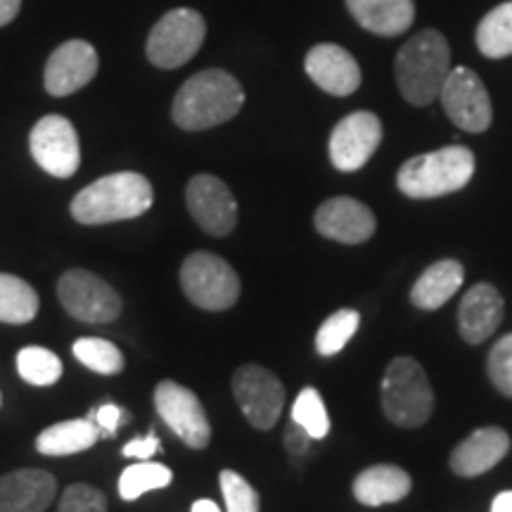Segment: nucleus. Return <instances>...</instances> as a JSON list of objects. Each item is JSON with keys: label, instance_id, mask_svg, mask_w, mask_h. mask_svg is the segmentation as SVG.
<instances>
[{"label": "nucleus", "instance_id": "nucleus-1", "mask_svg": "<svg viewBox=\"0 0 512 512\" xmlns=\"http://www.w3.org/2000/svg\"><path fill=\"white\" fill-rule=\"evenodd\" d=\"M245 105V91L233 74L207 69L190 76L176 93L171 119L183 131L197 133L230 121Z\"/></svg>", "mask_w": 512, "mask_h": 512}, {"label": "nucleus", "instance_id": "nucleus-2", "mask_svg": "<svg viewBox=\"0 0 512 512\" xmlns=\"http://www.w3.org/2000/svg\"><path fill=\"white\" fill-rule=\"evenodd\" d=\"M396 86L403 100L427 107L439 98L451 72V48L437 29H422L403 43L394 60Z\"/></svg>", "mask_w": 512, "mask_h": 512}, {"label": "nucleus", "instance_id": "nucleus-3", "mask_svg": "<svg viewBox=\"0 0 512 512\" xmlns=\"http://www.w3.org/2000/svg\"><path fill=\"white\" fill-rule=\"evenodd\" d=\"M152 202L155 192L143 174L119 171L86 185L72 200V216L83 226H105L138 219L152 207Z\"/></svg>", "mask_w": 512, "mask_h": 512}, {"label": "nucleus", "instance_id": "nucleus-4", "mask_svg": "<svg viewBox=\"0 0 512 512\" xmlns=\"http://www.w3.org/2000/svg\"><path fill=\"white\" fill-rule=\"evenodd\" d=\"M475 155L465 145H448L411 157L396 174V185L411 200H434L463 190L475 176Z\"/></svg>", "mask_w": 512, "mask_h": 512}, {"label": "nucleus", "instance_id": "nucleus-5", "mask_svg": "<svg viewBox=\"0 0 512 512\" xmlns=\"http://www.w3.org/2000/svg\"><path fill=\"white\" fill-rule=\"evenodd\" d=\"M382 411L396 427H422L432 418V384L415 358L401 356L387 366L382 377Z\"/></svg>", "mask_w": 512, "mask_h": 512}, {"label": "nucleus", "instance_id": "nucleus-6", "mask_svg": "<svg viewBox=\"0 0 512 512\" xmlns=\"http://www.w3.org/2000/svg\"><path fill=\"white\" fill-rule=\"evenodd\" d=\"M183 294L197 309L226 311L240 299V278L221 256L195 252L181 266Z\"/></svg>", "mask_w": 512, "mask_h": 512}, {"label": "nucleus", "instance_id": "nucleus-7", "mask_svg": "<svg viewBox=\"0 0 512 512\" xmlns=\"http://www.w3.org/2000/svg\"><path fill=\"white\" fill-rule=\"evenodd\" d=\"M207 24L192 8H176L159 19L147 36L145 53L159 69H178L200 53Z\"/></svg>", "mask_w": 512, "mask_h": 512}, {"label": "nucleus", "instance_id": "nucleus-8", "mask_svg": "<svg viewBox=\"0 0 512 512\" xmlns=\"http://www.w3.org/2000/svg\"><path fill=\"white\" fill-rule=\"evenodd\" d=\"M57 297L69 316L81 323L105 325L121 316V297L110 283L83 268H72L57 283Z\"/></svg>", "mask_w": 512, "mask_h": 512}, {"label": "nucleus", "instance_id": "nucleus-9", "mask_svg": "<svg viewBox=\"0 0 512 512\" xmlns=\"http://www.w3.org/2000/svg\"><path fill=\"white\" fill-rule=\"evenodd\" d=\"M233 396L249 425L256 430H273L285 408V387L271 370L256 363L240 366L233 375Z\"/></svg>", "mask_w": 512, "mask_h": 512}, {"label": "nucleus", "instance_id": "nucleus-10", "mask_svg": "<svg viewBox=\"0 0 512 512\" xmlns=\"http://www.w3.org/2000/svg\"><path fill=\"white\" fill-rule=\"evenodd\" d=\"M29 147L34 162L50 176L69 178L79 171V133L72 121L60 114H48L31 128Z\"/></svg>", "mask_w": 512, "mask_h": 512}, {"label": "nucleus", "instance_id": "nucleus-11", "mask_svg": "<svg viewBox=\"0 0 512 512\" xmlns=\"http://www.w3.org/2000/svg\"><path fill=\"white\" fill-rule=\"evenodd\" d=\"M155 408L169 430L183 441L185 446L207 448L211 441V425L204 413L200 399L188 387L174 380H162L155 389Z\"/></svg>", "mask_w": 512, "mask_h": 512}, {"label": "nucleus", "instance_id": "nucleus-12", "mask_svg": "<svg viewBox=\"0 0 512 512\" xmlns=\"http://www.w3.org/2000/svg\"><path fill=\"white\" fill-rule=\"evenodd\" d=\"M448 119L467 133H484L491 126L494 110L482 79L467 67L448 72V79L439 93Z\"/></svg>", "mask_w": 512, "mask_h": 512}, {"label": "nucleus", "instance_id": "nucleus-13", "mask_svg": "<svg viewBox=\"0 0 512 512\" xmlns=\"http://www.w3.org/2000/svg\"><path fill=\"white\" fill-rule=\"evenodd\" d=\"M185 204L197 226L214 238H226L238 226V202L221 178L197 174L185 188Z\"/></svg>", "mask_w": 512, "mask_h": 512}, {"label": "nucleus", "instance_id": "nucleus-14", "mask_svg": "<svg viewBox=\"0 0 512 512\" xmlns=\"http://www.w3.org/2000/svg\"><path fill=\"white\" fill-rule=\"evenodd\" d=\"M382 143V121L373 112H351L332 128L330 162L337 171L351 174L363 169Z\"/></svg>", "mask_w": 512, "mask_h": 512}, {"label": "nucleus", "instance_id": "nucleus-15", "mask_svg": "<svg viewBox=\"0 0 512 512\" xmlns=\"http://www.w3.org/2000/svg\"><path fill=\"white\" fill-rule=\"evenodd\" d=\"M95 74H98V50L91 43L74 38V41L62 43L48 57L43 83L50 95L67 98V95L86 88L95 79Z\"/></svg>", "mask_w": 512, "mask_h": 512}, {"label": "nucleus", "instance_id": "nucleus-16", "mask_svg": "<svg viewBox=\"0 0 512 512\" xmlns=\"http://www.w3.org/2000/svg\"><path fill=\"white\" fill-rule=\"evenodd\" d=\"M316 230L323 238L342 242V245H361L375 235V214L354 197H330L316 209L313 216Z\"/></svg>", "mask_w": 512, "mask_h": 512}, {"label": "nucleus", "instance_id": "nucleus-17", "mask_svg": "<svg viewBox=\"0 0 512 512\" xmlns=\"http://www.w3.org/2000/svg\"><path fill=\"white\" fill-rule=\"evenodd\" d=\"M304 69L320 91L347 98L361 88V67L347 48L335 43H318L306 53Z\"/></svg>", "mask_w": 512, "mask_h": 512}, {"label": "nucleus", "instance_id": "nucleus-18", "mask_svg": "<svg viewBox=\"0 0 512 512\" xmlns=\"http://www.w3.org/2000/svg\"><path fill=\"white\" fill-rule=\"evenodd\" d=\"M57 479L46 470H15L0 477V512H46L55 501Z\"/></svg>", "mask_w": 512, "mask_h": 512}, {"label": "nucleus", "instance_id": "nucleus-19", "mask_svg": "<svg viewBox=\"0 0 512 512\" xmlns=\"http://www.w3.org/2000/svg\"><path fill=\"white\" fill-rule=\"evenodd\" d=\"M510 451V437L501 427H482L453 448L451 470L458 477H479L496 467Z\"/></svg>", "mask_w": 512, "mask_h": 512}, {"label": "nucleus", "instance_id": "nucleus-20", "mask_svg": "<svg viewBox=\"0 0 512 512\" xmlns=\"http://www.w3.org/2000/svg\"><path fill=\"white\" fill-rule=\"evenodd\" d=\"M505 313V304L501 292L494 285L479 283L465 292L463 302L458 309V328L460 337L467 344H482L494 335L501 325Z\"/></svg>", "mask_w": 512, "mask_h": 512}, {"label": "nucleus", "instance_id": "nucleus-21", "mask_svg": "<svg viewBox=\"0 0 512 512\" xmlns=\"http://www.w3.org/2000/svg\"><path fill=\"white\" fill-rule=\"evenodd\" d=\"M347 10L363 29L382 38L406 34L415 19L413 0H347Z\"/></svg>", "mask_w": 512, "mask_h": 512}, {"label": "nucleus", "instance_id": "nucleus-22", "mask_svg": "<svg viewBox=\"0 0 512 512\" xmlns=\"http://www.w3.org/2000/svg\"><path fill=\"white\" fill-rule=\"evenodd\" d=\"M411 475L396 465H373L354 479V496L358 503L380 508L387 503H399L411 494Z\"/></svg>", "mask_w": 512, "mask_h": 512}, {"label": "nucleus", "instance_id": "nucleus-23", "mask_svg": "<svg viewBox=\"0 0 512 512\" xmlns=\"http://www.w3.org/2000/svg\"><path fill=\"white\" fill-rule=\"evenodd\" d=\"M465 280V268L456 259H444L437 261L427 268L425 273L415 280L411 290V302L418 306V309L434 311L441 309L448 299L453 297L460 290Z\"/></svg>", "mask_w": 512, "mask_h": 512}, {"label": "nucleus", "instance_id": "nucleus-24", "mask_svg": "<svg viewBox=\"0 0 512 512\" xmlns=\"http://www.w3.org/2000/svg\"><path fill=\"white\" fill-rule=\"evenodd\" d=\"M100 439V430L91 415L79 420H64L48 427L36 437V451L43 456H74L88 451Z\"/></svg>", "mask_w": 512, "mask_h": 512}, {"label": "nucleus", "instance_id": "nucleus-25", "mask_svg": "<svg viewBox=\"0 0 512 512\" xmlns=\"http://www.w3.org/2000/svg\"><path fill=\"white\" fill-rule=\"evenodd\" d=\"M38 294L27 280L0 273V323L27 325L38 316Z\"/></svg>", "mask_w": 512, "mask_h": 512}, {"label": "nucleus", "instance_id": "nucleus-26", "mask_svg": "<svg viewBox=\"0 0 512 512\" xmlns=\"http://www.w3.org/2000/svg\"><path fill=\"white\" fill-rule=\"evenodd\" d=\"M477 48L489 60L512 55V0L501 3L477 27Z\"/></svg>", "mask_w": 512, "mask_h": 512}, {"label": "nucleus", "instance_id": "nucleus-27", "mask_svg": "<svg viewBox=\"0 0 512 512\" xmlns=\"http://www.w3.org/2000/svg\"><path fill=\"white\" fill-rule=\"evenodd\" d=\"M174 479V472L162 463H136L126 467L119 477V496L124 501H138L140 496L147 494V491L164 489V486L171 484Z\"/></svg>", "mask_w": 512, "mask_h": 512}, {"label": "nucleus", "instance_id": "nucleus-28", "mask_svg": "<svg viewBox=\"0 0 512 512\" xmlns=\"http://www.w3.org/2000/svg\"><path fill=\"white\" fill-rule=\"evenodd\" d=\"M17 373L34 387H50L62 377V361L43 347H24L17 354Z\"/></svg>", "mask_w": 512, "mask_h": 512}, {"label": "nucleus", "instance_id": "nucleus-29", "mask_svg": "<svg viewBox=\"0 0 512 512\" xmlns=\"http://www.w3.org/2000/svg\"><path fill=\"white\" fill-rule=\"evenodd\" d=\"M74 356L83 366L100 375H117L124 370V354L100 337H81L74 342Z\"/></svg>", "mask_w": 512, "mask_h": 512}, {"label": "nucleus", "instance_id": "nucleus-30", "mask_svg": "<svg viewBox=\"0 0 512 512\" xmlns=\"http://www.w3.org/2000/svg\"><path fill=\"white\" fill-rule=\"evenodd\" d=\"M361 325V313L354 309H339L318 328L316 351L320 356H335L349 344Z\"/></svg>", "mask_w": 512, "mask_h": 512}, {"label": "nucleus", "instance_id": "nucleus-31", "mask_svg": "<svg viewBox=\"0 0 512 512\" xmlns=\"http://www.w3.org/2000/svg\"><path fill=\"white\" fill-rule=\"evenodd\" d=\"M292 420L302 425L313 439H325L330 432V415L325 408L323 396L313 387H306L299 392L297 401L292 406Z\"/></svg>", "mask_w": 512, "mask_h": 512}, {"label": "nucleus", "instance_id": "nucleus-32", "mask_svg": "<svg viewBox=\"0 0 512 512\" xmlns=\"http://www.w3.org/2000/svg\"><path fill=\"white\" fill-rule=\"evenodd\" d=\"M221 494L226 498L228 512H259L261 501L254 486L233 470L221 472Z\"/></svg>", "mask_w": 512, "mask_h": 512}, {"label": "nucleus", "instance_id": "nucleus-33", "mask_svg": "<svg viewBox=\"0 0 512 512\" xmlns=\"http://www.w3.org/2000/svg\"><path fill=\"white\" fill-rule=\"evenodd\" d=\"M486 373L494 387L503 396H512V332L498 339L494 349L489 351V361H486Z\"/></svg>", "mask_w": 512, "mask_h": 512}, {"label": "nucleus", "instance_id": "nucleus-34", "mask_svg": "<svg viewBox=\"0 0 512 512\" xmlns=\"http://www.w3.org/2000/svg\"><path fill=\"white\" fill-rule=\"evenodd\" d=\"M57 512H107V496L91 484H72L62 491Z\"/></svg>", "mask_w": 512, "mask_h": 512}, {"label": "nucleus", "instance_id": "nucleus-35", "mask_svg": "<svg viewBox=\"0 0 512 512\" xmlns=\"http://www.w3.org/2000/svg\"><path fill=\"white\" fill-rule=\"evenodd\" d=\"M91 418L95 420V425H98L100 430V437L110 439L117 434V430L124 422L128 420V413L124 411V408H119L117 403H102V406L98 408H91Z\"/></svg>", "mask_w": 512, "mask_h": 512}, {"label": "nucleus", "instance_id": "nucleus-36", "mask_svg": "<svg viewBox=\"0 0 512 512\" xmlns=\"http://www.w3.org/2000/svg\"><path fill=\"white\" fill-rule=\"evenodd\" d=\"M311 441H316V439H313L302 425H297V422L292 420L290 427H287V432H285V448H287V451H290L294 458L306 456V453H309V448H311Z\"/></svg>", "mask_w": 512, "mask_h": 512}, {"label": "nucleus", "instance_id": "nucleus-37", "mask_svg": "<svg viewBox=\"0 0 512 512\" xmlns=\"http://www.w3.org/2000/svg\"><path fill=\"white\" fill-rule=\"evenodd\" d=\"M159 437L155 432L145 434V437H136L133 441H128V444L124 446V456L126 458H140V460H147L152 458L155 453L159 451Z\"/></svg>", "mask_w": 512, "mask_h": 512}, {"label": "nucleus", "instance_id": "nucleus-38", "mask_svg": "<svg viewBox=\"0 0 512 512\" xmlns=\"http://www.w3.org/2000/svg\"><path fill=\"white\" fill-rule=\"evenodd\" d=\"M22 10V0H0V27L10 24Z\"/></svg>", "mask_w": 512, "mask_h": 512}, {"label": "nucleus", "instance_id": "nucleus-39", "mask_svg": "<svg viewBox=\"0 0 512 512\" xmlns=\"http://www.w3.org/2000/svg\"><path fill=\"white\" fill-rule=\"evenodd\" d=\"M491 512H512V491H503L491 503Z\"/></svg>", "mask_w": 512, "mask_h": 512}, {"label": "nucleus", "instance_id": "nucleus-40", "mask_svg": "<svg viewBox=\"0 0 512 512\" xmlns=\"http://www.w3.org/2000/svg\"><path fill=\"white\" fill-rule=\"evenodd\" d=\"M190 512H221V508L214 501H209V498H200V501L192 505Z\"/></svg>", "mask_w": 512, "mask_h": 512}, {"label": "nucleus", "instance_id": "nucleus-41", "mask_svg": "<svg viewBox=\"0 0 512 512\" xmlns=\"http://www.w3.org/2000/svg\"><path fill=\"white\" fill-rule=\"evenodd\" d=\"M0 406H3V394H0Z\"/></svg>", "mask_w": 512, "mask_h": 512}]
</instances>
